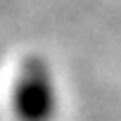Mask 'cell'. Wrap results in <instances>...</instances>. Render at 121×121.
Listing matches in <instances>:
<instances>
[{"mask_svg":"<svg viewBox=\"0 0 121 121\" xmlns=\"http://www.w3.org/2000/svg\"><path fill=\"white\" fill-rule=\"evenodd\" d=\"M10 109L17 121H55L59 112V83L50 59L26 55L10 88Z\"/></svg>","mask_w":121,"mask_h":121,"instance_id":"1","label":"cell"}]
</instances>
